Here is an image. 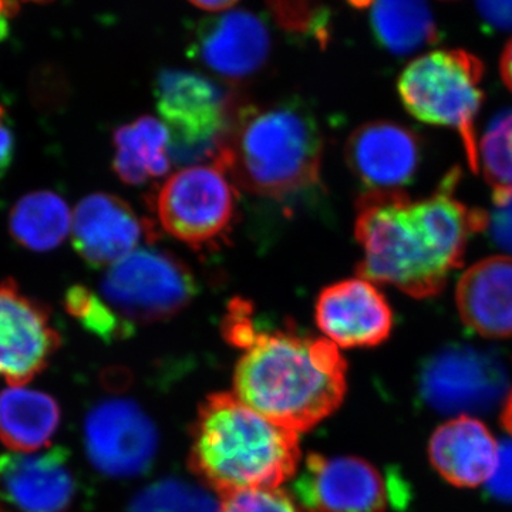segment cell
Wrapping results in <instances>:
<instances>
[{
  "label": "cell",
  "instance_id": "obj_1",
  "mask_svg": "<svg viewBox=\"0 0 512 512\" xmlns=\"http://www.w3.org/2000/svg\"><path fill=\"white\" fill-rule=\"evenodd\" d=\"M460 171H450L423 200L406 192L369 191L356 204L355 235L363 252L357 275L412 298L439 295L463 265L470 239L488 215L457 197Z\"/></svg>",
  "mask_w": 512,
  "mask_h": 512
},
{
  "label": "cell",
  "instance_id": "obj_2",
  "mask_svg": "<svg viewBox=\"0 0 512 512\" xmlns=\"http://www.w3.org/2000/svg\"><path fill=\"white\" fill-rule=\"evenodd\" d=\"M251 302L234 299L222 325L225 339L244 350L234 394L272 423L295 433L311 430L345 399L348 365L326 338L255 325Z\"/></svg>",
  "mask_w": 512,
  "mask_h": 512
},
{
  "label": "cell",
  "instance_id": "obj_3",
  "mask_svg": "<svg viewBox=\"0 0 512 512\" xmlns=\"http://www.w3.org/2000/svg\"><path fill=\"white\" fill-rule=\"evenodd\" d=\"M323 134L298 101L235 99L214 164L242 190L285 200L320 183Z\"/></svg>",
  "mask_w": 512,
  "mask_h": 512
},
{
  "label": "cell",
  "instance_id": "obj_4",
  "mask_svg": "<svg viewBox=\"0 0 512 512\" xmlns=\"http://www.w3.org/2000/svg\"><path fill=\"white\" fill-rule=\"evenodd\" d=\"M301 463L299 434L272 423L234 393L208 396L191 430L188 464L212 493L281 488Z\"/></svg>",
  "mask_w": 512,
  "mask_h": 512
},
{
  "label": "cell",
  "instance_id": "obj_5",
  "mask_svg": "<svg viewBox=\"0 0 512 512\" xmlns=\"http://www.w3.org/2000/svg\"><path fill=\"white\" fill-rule=\"evenodd\" d=\"M484 66L466 50H434L417 57L399 77V96L423 123L460 134L471 171H478L476 120L483 106Z\"/></svg>",
  "mask_w": 512,
  "mask_h": 512
},
{
  "label": "cell",
  "instance_id": "obj_6",
  "mask_svg": "<svg viewBox=\"0 0 512 512\" xmlns=\"http://www.w3.org/2000/svg\"><path fill=\"white\" fill-rule=\"evenodd\" d=\"M153 207L171 237L195 251H212L234 231L238 194L218 165H190L158 188Z\"/></svg>",
  "mask_w": 512,
  "mask_h": 512
},
{
  "label": "cell",
  "instance_id": "obj_7",
  "mask_svg": "<svg viewBox=\"0 0 512 512\" xmlns=\"http://www.w3.org/2000/svg\"><path fill=\"white\" fill-rule=\"evenodd\" d=\"M198 292L190 266L163 249H136L101 279L103 301L131 326L150 325L183 312Z\"/></svg>",
  "mask_w": 512,
  "mask_h": 512
},
{
  "label": "cell",
  "instance_id": "obj_8",
  "mask_svg": "<svg viewBox=\"0 0 512 512\" xmlns=\"http://www.w3.org/2000/svg\"><path fill=\"white\" fill-rule=\"evenodd\" d=\"M157 107L171 134L170 156L178 164L215 160L237 96L188 70H161Z\"/></svg>",
  "mask_w": 512,
  "mask_h": 512
},
{
  "label": "cell",
  "instance_id": "obj_9",
  "mask_svg": "<svg viewBox=\"0 0 512 512\" xmlns=\"http://www.w3.org/2000/svg\"><path fill=\"white\" fill-rule=\"evenodd\" d=\"M510 379L500 357L468 345L434 353L420 373V393L431 409L456 417L490 412L507 396Z\"/></svg>",
  "mask_w": 512,
  "mask_h": 512
},
{
  "label": "cell",
  "instance_id": "obj_10",
  "mask_svg": "<svg viewBox=\"0 0 512 512\" xmlns=\"http://www.w3.org/2000/svg\"><path fill=\"white\" fill-rule=\"evenodd\" d=\"M83 440L92 466L111 478L141 476L158 451L156 424L130 399L97 403L84 419Z\"/></svg>",
  "mask_w": 512,
  "mask_h": 512
},
{
  "label": "cell",
  "instance_id": "obj_11",
  "mask_svg": "<svg viewBox=\"0 0 512 512\" xmlns=\"http://www.w3.org/2000/svg\"><path fill=\"white\" fill-rule=\"evenodd\" d=\"M289 493L309 512H386L389 504L382 474L359 457L311 454Z\"/></svg>",
  "mask_w": 512,
  "mask_h": 512
},
{
  "label": "cell",
  "instance_id": "obj_12",
  "mask_svg": "<svg viewBox=\"0 0 512 512\" xmlns=\"http://www.w3.org/2000/svg\"><path fill=\"white\" fill-rule=\"evenodd\" d=\"M62 345L50 311L20 292L13 279L0 284V379L10 387L32 382Z\"/></svg>",
  "mask_w": 512,
  "mask_h": 512
},
{
  "label": "cell",
  "instance_id": "obj_13",
  "mask_svg": "<svg viewBox=\"0 0 512 512\" xmlns=\"http://www.w3.org/2000/svg\"><path fill=\"white\" fill-rule=\"evenodd\" d=\"M271 49L268 26L248 10L202 20L190 45L195 60L229 83L255 77L268 63Z\"/></svg>",
  "mask_w": 512,
  "mask_h": 512
},
{
  "label": "cell",
  "instance_id": "obj_14",
  "mask_svg": "<svg viewBox=\"0 0 512 512\" xmlns=\"http://www.w3.org/2000/svg\"><path fill=\"white\" fill-rule=\"evenodd\" d=\"M318 328L338 348H375L389 339L393 312L373 282L345 279L319 293L315 305Z\"/></svg>",
  "mask_w": 512,
  "mask_h": 512
},
{
  "label": "cell",
  "instance_id": "obj_15",
  "mask_svg": "<svg viewBox=\"0 0 512 512\" xmlns=\"http://www.w3.org/2000/svg\"><path fill=\"white\" fill-rule=\"evenodd\" d=\"M76 491L66 448L0 456V512H66Z\"/></svg>",
  "mask_w": 512,
  "mask_h": 512
},
{
  "label": "cell",
  "instance_id": "obj_16",
  "mask_svg": "<svg viewBox=\"0 0 512 512\" xmlns=\"http://www.w3.org/2000/svg\"><path fill=\"white\" fill-rule=\"evenodd\" d=\"M144 238H153V227L117 195L97 192L83 198L74 210L73 247L92 268L117 264Z\"/></svg>",
  "mask_w": 512,
  "mask_h": 512
},
{
  "label": "cell",
  "instance_id": "obj_17",
  "mask_svg": "<svg viewBox=\"0 0 512 512\" xmlns=\"http://www.w3.org/2000/svg\"><path fill=\"white\" fill-rule=\"evenodd\" d=\"M345 156L352 173L370 191H394L409 184L419 171L421 144L407 127L373 121L353 131Z\"/></svg>",
  "mask_w": 512,
  "mask_h": 512
},
{
  "label": "cell",
  "instance_id": "obj_18",
  "mask_svg": "<svg viewBox=\"0 0 512 512\" xmlns=\"http://www.w3.org/2000/svg\"><path fill=\"white\" fill-rule=\"evenodd\" d=\"M458 313L484 338L512 336V256H491L471 266L458 281Z\"/></svg>",
  "mask_w": 512,
  "mask_h": 512
},
{
  "label": "cell",
  "instance_id": "obj_19",
  "mask_svg": "<svg viewBox=\"0 0 512 512\" xmlns=\"http://www.w3.org/2000/svg\"><path fill=\"white\" fill-rule=\"evenodd\" d=\"M429 456L433 467L448 483L474 488L493 476L498 443L476 417H456L434 431Z\"/></svg>",
  "mask_w": 512,
  "mask_h": 512
},
{
  "label": "cell",
  "instance_id": "obj_20",
  "mask_svg": "<svg viewBox=\"0 0 512 512\" xmlns=\"http://www.w3.org/2000/svg\"><path fill=\"white\" fill-rule=\"evenodd\" d=\"M113 168L128 185H144L170 171L171 134L168 127L151 116L138 117L114 131Z\"/></svg>",
  "mask_w": 512,
  "mask_h": 512
},
{
  "label": "cell",
  "instance_id": "obj_21",
  "mask_svg": "<svg viewBox=\"0 0 512 512\" xmlns=\"http://www.w3.org/2000/svg\"><path fill=\"white\" fill-rule=\"evenodd\" d=\"M60 419L59 404L47 393L22 386L0 392V441L12 451L32 453L45 447Z\"/></svg>",
  "mask_w": 512,
  "mask_h": 512
},
{
  "label": "cell",
  "instance_id": "obj_22",
  "mask_svg": "<svg viewBox=\"0 0 512 512\" xmlns=\"http://www.w3.org/2000/svg\"><path fill=\"white\" fill-rule=\"evenodd\" d=\"M370 25L377 43L394 56H410L439 39L427 0H373Z\"/></svg>",
  "mask_w": 512,
  "mask_h": 512
},
{
  "label": "cell",
  "instance_id": "obj_23",
  "mask_svg": "<svg viewBox=\"0 0 512 512\" xmlns=\"http://www.w3.org/2000/svg\"><path fill=\"white\" fill-rule=\"evenodd\" d=\"M72 220L69 207L60 195L37 191L16 202L9 215V231L23 248L47 252L66 239Z\"/></svg>",
  "mask_w": 512,
  "mask_h": 512
},
{
  "label": "cell",
  "instance_id": "obj_24",
  "mask_svg": "<svg viewBox=\"0 0 512 512\" xmlns=\"http://www.w3.org/2000/svg\"><path fill=\"white\" fill-rule=\"evenodd\" d=\"M127 512H221V498L217 500L205 485L165 478L140 491Z\"/></svg>",
  "mask_w": 512,
  "mask_h": 512
},
{
  "label": "cell",
  "instance_id": "obj_25",
  "mask_svg": "<svg viewBox=\"0 0 512 512\" xmlns=\"http://www.w3.org/2000/svg\"><path fill=\"white\" fill-rule=\"evenodd\" d=\"M64 306L84 329L106 342L127 339L134 332V326L121 319L101 296L86 286L74 285L67 289Z\"/></svg>",
  "mask_w": 512,
  "mask_h": 512
},
{
  "label": "cell",
  "instance_id": "obj_26",
  "mask_svg": "<svg viewBox=\"0 0 512 512\" xmlns=\"http://www.w3.org/2000/svg\"><path fill=\"white\" fill-rule=\"evenodd\" d=\"M511 123L512 110L498 114L478 146V171H483L485 180L494 188V194L512 191Z\"/></svg>",
  "mask_w": 512,
  "mask_h": 512
},
{
  "label": "cell",
  "instance_id": "obj_27",
  "mask_svg": "<svg viewBox=\"0 0 512 512\" xmlns=\"http://www.w3.org/2000/svg\"><path fill=\"white\" fill-rule=\"evenodd\" d=\"M276 25L289 35L311 37L320 46L330 39V13L323 0H265Z\"/></svg>",
  "mask_w": 512,
  "mask_h": 512
},
{
  "label": "cell",
  "instance_id": "obj_28",
  "mask_svg": "<svg viewBox=\"0 0 512 512\" xmlns=\"http://www.w3.org/2000/svg\"><path fill=\"white\" fill-rule=\"evenodd\" d=\"M221 512H309L282 488L249 490L221 498Z\"/></svg>",
  "mask_w": 512,
  "mask_h": 512
},
{
  "label": "cell",
  "instance_id": "obj_29",
  "mask_svg": "<svg viewBox=\"0 0 512 512\" xmlns=\"http://www.w3.org/2000/svg\"><path fill=\"white\" fill-rule=\"evenodd\" d=\"M487 227L495 244L512 255V191L495 192Z\"/></svg>",
  "mask_w": 512,
  "mask_h": 512
},
{
  "label": "cell",
  "instance_id": "obj_30",
  "mask_svg": "<svg viewBox=\"0 0 512 512\" xmlns=\"http://www.w3.org/2000/svg\"><path fill=\"white\" fill-rule=\"evenodd\" d=\"M485 484L495 498L512 503V440L498 444L497 466Z\"/></svg>",
  "mask_w": 512,
  "mask_h": 512
},
{
  "label": "cell",
  "instance_id": "obj_31",
  "mask_svg": "<svg viewBox=\"0 0 512 512\" xmlns=\"http://www.w3.org/2000/svg\"><path fill=\"white\" fill-rule=\"evenodd\" d=\"M481 18L491 28L511 32L512 0H477Z\"/></svg>",
  "mask_w": 512,
  "mask_h": 512
},
{
  "label": "cell",
  "instance_id": "obj_32",
  "mask_svg": "<svg viewBox=\"0 0 512 512\" xmlns=\"http://www.w3.org/2000/svg\"><path fill=\"white\" fill-rule=\"evenodd\" d=\"M13 153H15V137L12 128L9 126L6 111L0 106V173L6 174L12 164Z\"/></svg>",
  "mask_w": 512,
  "mask_h": 512
},
{
  "label": "cell",
  "instance_id": "obj_33",
  "mask_svg": "<svg viewBox=\"0 0 512 512\" xmlns=\"http://www.w3.org/2000/svg\"><path fill=\"white\" fill-rule=\"evenodd\" d=\"M18 12V0H0V43L8 39L10 25Z\"/></svg>",
  "mask_w": 512,
  "mask_h": 512
},
{
  "label": "cell",
  "instance_id": "obj_34",
  "mask_svg": "<svg viewBox=\"0 0 512 512\" xmlns=\"http://www.w3.org/2000/svg\"><path fill=\"white\" fill-rule=\"evenodd\" d=\"M191 5L207 12H222L237 5L239 0H188Z\"/></svg>",
  "mask_w": 512,
  "mask_h": 512
},
{
  "label": "cell",
  "instance_id": "obj_35",
  "mask_svg": "<svg viewBox=\"0 0 512 512\" xmlns=\"http://www.w3.org/2000/svg\"><path fill=\"white\" fill-rule=\"evenodd\" d=\"M500 70L505 86L512 92V39L505 46L503 56H501Z\"/></svg>",
  "mask_w": 512,
  "mask_h": 512
},
{
  "label": "cell",
  "instance_id": "obj_36",
  "mask_svg": "<svg viewBox=\"0 0 512 512\" xmlns=\"http://www.w3.org/2000/svg\"><path fill=\"white\" fill-rule=\"evenodd\" d=\"M503 424L505 430L512 434V392L510 396L507 397V402L504 404Z\"/></svg>",
  "mask_w": 512,
  "mask_h": 512
},
{
  "label": "cell",
  "instance_id": "obj_37",
  "mask_svg": "<svg viewBox=\"0 0 512 512\" xmlns=\"http://www.w3.org/2000/svg\"><path fill=\"white\" fill-rule=\"evenodd\" d=\"M355 8H367L372 6L373 0H349Z\"/></svg>",
  "mask_w": 512,
  "mask_h": 512
},
{
  "label": "cell",
  "instance_id": "obj_38",
  "mask_svg": "<svg viewBox=\"0 0 512 512\" xmlns=\"http://www.w3.org/2000/svg\"><path fill=\"white\" fill-rule=\"evenodd\" d=\"M23 2H30V3H49V2H53V0H23Z\"/></svg>",
  "mask_w": 512,
  "mask_h": 512
},
{
  "label": "cell",
  "instance_id": "obj_39",
  "mask_svg": "<svg viewBox=\"0 0 512 512\" xmlns=\"http://www.w3.org/2000/svg\"><path fill=\"white\" fill-rule=\"evenodd\" d=\"M510 141H511V147H512V123H511V128H510Z\"/></svg>",
  "mask_w": 512,
  "mask_h": 512
}]
</instances>
